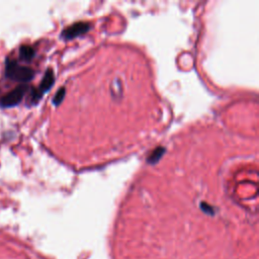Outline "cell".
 <instances>
[{
    "label": "cell",
    "instance_id": "cell-6",
    "mask_svg": "<svg viewBox=\"0 0 259 259\" xmlns=\"http://www.w3.org/2000/svg\"><path fill=\"white\" fill-rule=\"evenodd\" d=\"M164 152H165V148H163V147H158V148H156L154 151L151 152V154H150L149 157L147 158L148 163H150V164H155V163H157V162L161 159V157L163 156Z\"/></svg>",
    "mask_w": 259,
    "mask_h": 259
},
{
    "label": "cell",
    "instance_id": "cell-4",
    "mask_svg": "<svg viewBox=\"0 0 259 259\" xmlns=\"http://www.w3.org/2000/svg\"><path fill=\"white\" fill-rule=\"evenodd\" d=\"M55 81V76H54V71L52 69H48L41 79V82L37 88L38 92L42 95L45 92L49 91L51 87L53 86Z\"/></svg>",
    "mask_w": 259,
    "mask_h": 259
},
{
    "label": "cell",
    "instance_id": "cell-1",
    "mask_svg": "<svg viewBox=\"0 0 259 259\" xmlns=\"http://www.w3.org/2000/svg\"><path fill=\"white\" fill-rule=\"evenodd\" d=\"M5 75L13 81L24 83L33 78L34 71L27 66L19 65L13 58H7L5 62Z\"/></svg>",
    "mask_w": 259,
    "mask_h": 259
},
{
    "label": "cell",
    "instance_id": "cell-8",
    "mask_svg": "<svg viewBox=\"0 0 259 259\" xmlns=\"http://www.w3.org/2000/svg\"><path fill=\"white\" fill-rule=\"evenodd\" d=\"M200 207H201V209H202L204 212H206V213H208V214H212V213H213V208H212L209 204H207V203H205V202H201V203H200Z\"/></svg>",
    "mask_w": 259,
    "mask_h": 259
},
{
    "label": "cell",
    "instance_id": "cell-5",
    "mask_svg": "<svg viewBox=\"0 0 259 259\" xmlns=\"http://www.w3.org/2000/svg\"><path fill=\"white\" fill-rule=\"evenodd\" d=\"M34 55H35V52H34V50H33L30 46L22 45V46L19 48V58H20V60H22V61L28 62V61H30V60L33 59Z\"/></svg>",
    "mask_w": 259,
    "mask_h": 259
},
{
    "label": "cell",
    "instance_id": "cell-3",
    "mask_svg": "<svg viewBox=\"0 0 259 259\" xmlns=\"http://www.w3.org/2000/svg\"><path fill=\"white\" fill-rule=\"evenodd\" d=\"M90 28V24L88 22H75L69 26H67L65 29H63L61 36L64 39H72L75 38L81 34L86 33Z\"/></svg>",
    "mask_w": 259,
    "mask_h": 259
},
{
    "label": "cell",
    "instance_id": "cell-7",
    "mask_svg": "<svg viewBox=\"0 0 259 259\" xmlns=\"http://www.w3.org/2000/svg\"><path fill=\"white\" fill-rule=\"evenodd\" d=\"M65 93H66V89H65L64 87H61V88L56 92V94H55V96H54V98H53V103H54L55 105H59V104L62 102V100L64 99Z\"/></svg>",
    "mask_w": 259,
    "mask_h": 259
},
{
    "label": "cell",
    "instance_id": "cell-2",
    "mask_svg": "<svg viewBox=\"0 0 259 259\" xmlns=\"http://www.w3.org/2000/svg\"><path fill=\"white\" fill-rule=\"evenodd\" d=\"M27 89H28V86L26 84L18 85L12 91L8 92L7 94H5L0 98V106L4 108H8V107L17 105L23 98Z\"/></svg>",
    "mask_w": 259,
    "mask_h": 259
}]
</instances>
